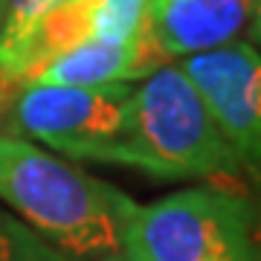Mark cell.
Returning <instances> with one entry per match:
<instances>
[{
    "label": "cell",
    "instance_id": "2",
    "mask_svg": "<svg viewBox=\"0 0 261 261\" xmlns=\"http://www.w3.org/2000/svg\"><path fill=\"white\" fill-rule=\"evenodd\" d=\"M119 166L166 180L235 177L241 168L197 87L180 64H166L134 87Z\"/></svg>",
    "mask_w": 261,
    "mask_h": 261
},
{
    "label": "cell",
    "instance_id": "12",
    "mask_svg": "<svg viewBox=\"0 0 261 261\" xmlns=\"http://www.w3.org/2000/svg\"><path fill=\"white\" fill-rule=\"evenodd\" d=\"M102 261H128V258H125V255H122V252H113V255H105Z\"/></svg>",
    "mask_w": 261,
    "mask_h": 261
},
{
    "label": "cell",
    "instance_id": "8",
    "mask_svg": "<svg viewBox=\"0 0 261 261\" xmlns=\"http://www.w3.org/2000/svg\"><path fill=\"white\" fill-rule=\"evenodd\" d=\"M67 0H3V23H0V70L9 75V67L23 47L29 32L53 9Z\"/></svg>",
    "mask_w": 261,
    "mask_h": 261
},
{
    "label": "cell",
    "instance_id": "6",
    "mask_svg": "<svg viewBox=\"0 0 261 261\" xmlns=\"http://www.w3.org/2000/svg\"><path fill=\"white\" fill-rule=\"evenodd\" d=\"M255 6L258 0H148L145 32L171 64L232 44Z\"/></svg>",
    "mask_w": 261,
    "mask_h": 261
},
{
    "label": "cell",
    "instance_id": "7",
    "mask_svg": "<svg viewBox=\"0 0 261 261\" xmlns=\"http://www.w3.org/2000/svg\"><path fill=\"white\" fill-rule=\"evenodd\" d=\"M148 0H87L90 41L130 44L145 27Z\"/></svg>",
    "mask_w": 261,
    "mask_h": 261
},
{
    "label": "cell",
    "instance_id": "11",
    "mask_svg": "<svg viewBox=\"0 0 261 261\" xmlns=\"http://www.w3.org/2000/svg\"><path fill=\"white\" fill-rule=\"evenodd\" d=\"M250 35L255 38V44H261V0H258V6H255V12H252V18H250Z\"/></svg>",
    "mask_w": 261,
    "mask_h": 261
},
{
    "label": "cell",
    "instance_id": "1",
    "mask_svg": "<svg viewBox=\"0 0 261 261\" xmlns=\"http://www.w3.org/2000/svg\"><path fill=\"white\" fill-rule=\"evenodd\" d=\"M0 200L64 255H113L137 203L73 160L15 134H0Z\"/></svg>",
    "mask_w": 261,
    "mask_h": 261
},
{
    "label": "cell",
    "instance_id": "5",
    "mask_svg": "<svg viewBox=\"0 0 261 261\" xmlns=\"http://www.w3.org/2000/svg\"><path fill=\"white\" fill-rule=\"evenodd\" d=\"M180 70L197 87L238 168L261 183V53L232 41L186 58Z\"/></svg>",
    "mask_w": 261,
    "mask_h": 261
},
{
    "label": "cell",
    "instance_id": "13",
    "mask_svg": "<svg viewBox=\"0 0 261 261\" xmlns=\"http://www.w3.org/2000/svg\"><path fill=\"white\" fill-rule=\"evenodd\" d=\"M0 23H3V0H0Z\"/></svg>",
    "mask_w": 261,
    "mask_h": 261
},
{
    "label": "cell",
    "instance_id": "3",
    "mask_svg": "<svg viewBox=\"0 0 261 261\" xmlns=\"http://www.w3.org/2000/svg\"><path fill=\"white\" fill-rule=\"evenodd\" d=\"M128 261H258L255 215L224 189H183L130 212L122 232Z\"/></svg>",
    "mask_w": 261,
    "mask_h": 261
},
{
    "label": "cell",
    "instance_id": "9",
    "mask_svg": "<svg viewBox=\"0 0 261 261\" xmlns=\"http://www.w3.org/2000/svg\"><path fill=\"white\" fill-rule=\"evenodd\" d=\"M0 261H73L15 215L0 209Z\"/></svg>",
    "mask_w": 261,
    "mask_h": 261
},
{
    "label": "cell",
    "instance_id": "10",
    "mask_svg": "<svg viewBox=\"0 0 261 261\" xmlns=\"http://www.w3.org/2000/svg\"><path fill=\"white\" fill-rule=\"evenodd\" d=\"M20 87H23V84H20L18 79H12V75H6L3 70H0V134L6 130L12 105H15V99H18Z\"/></svg>",
    "mask_w": 261,
    "mask_h": 261
},
{
    "label": "cell",
    "instance_id": "4",
    "mask_svg": "<svg viewBox=\"0 0 261 261\" xmlns=\"http://www.w3.org/2000/svg\"><path fill=\"white\" fill-rule=\"evenodd\" d=\"M130 93V84H23L3 134L41 142L67 160L119 166Z\"/></svg>",
    "mask_w": 261,
    "mask_h": 261
}]
</instances>
